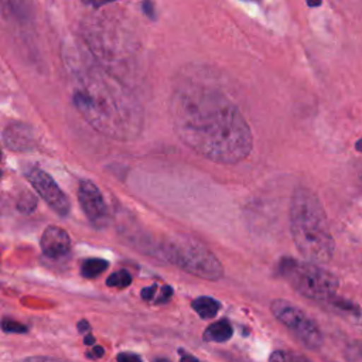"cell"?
I'll return each instance as SVG.
<instances>
[{"instance_id":"cell-1","label":"cell","mask_w":362,"mask_h":362,"mask_svg":"<svg viewBox=\"0 0 362 362\" xmlns=\"http://www.w3.org/2000/svg\"><path fill=\"white\" fill-rule=\"evenodd\" d=\"M170 116L181 141L209 161L236 164L252 153L250 126L219 88L202 82L180 83L170 99Z\"/></svg>"},{"instance_id":"cell-2","label":"cell","mask_w":362,"mask_h":362,"mask_svg":"<svg viewBox=\"0 0 362 362\" xmlns=\"http://www.w3.org/2000/svg\"><path fill=\"white\" fill-rule=\"evenodd\" d=\"M62 59L72 102L81 116L109 139H137L144 127V110L134 93L81 45H64Z\"/></svg>"},{"instance_id":"cell-3","label":"cell","mask_w":362,"mask_h":362,"mask_svg":"<svg viewBox=\"0 0 362 362\" xmlns=\"http://www.w3.org/2000/svg\"><path fill=\"white\" fill-rule=\"evenodd\" d=\"M290 233L297 250L313 263H327L335 252L325 209L317 194L305 187L294 189L290 201Z\"/></svg>"},{"instance_id":"cell-4","label":"cell","mask_w":362,"mask_h":362,"mask_svg":"<svg viewBox=\"0 0 362 362\" xmlns=\"http://www.w3.org/2000/svg\"><path fill=\"white\" fill-rule=\"evenodd\" d=\"M158 256L177 266L188 274L205 280L223 277V267L219 259L204 243L185 235L171 236L158 246Z\"/></svg>"},{"instance_id":"cell-5","label":"cell","mask_w":362,"mask_h":362,"mask_svg":"<svg viewBox=\"0 0 362 362\" xmlns=\"http://www.w3.org/2000/svg\"><path fill=\"white\" fill-rule=\"evenodd\" d=\"M281 276L301 296L315 301H332L338 290V279L318 263L281 259L279 264Z\"/></svg>"},{"instance_id":"cell-6","label":"cell","mask_w":362,"mask_h":362,"mask_svg":"<svg viewBox=\"0 0 362 362\" xmlns=\"http://www.w3.org/2000/svg\"><path fill=\"white\" fill-rule=\"evenodd\" d=\"M270 311L308 349H318L322 345V332L318 325L293 303L283 298L273 300Z\"/></svg>"},{"instance_id":"cell-7","label":"cell","mask_w":362,"mask_h":362,"mask_svg":"<svg viewBox=\"0 0 362 362\" xmlns=\"http://www.w3.org/2000/svg\"><path fill=\"white\" fill-rule=\"evenodd\" d=\"M27 181L35 189V192L47 202V205L61 216H66L69 214V199L64 194V191L58 187L54 178L41 170L40 167H28L24 171Z\"/></svg>"},{"instance_id":"cell-8","label":"cell","mask_w":362,"mask_h":362,"mask_svg":"<svg viewBox=\"0 0 362 362\" xmlns=\"http://www.w3.org/2000/svg\"><path fill=\"white\" fill-rule=\"evenodd\" d=\"M78 199L81 208L96 229H103L110 222L109 208L99 191V188L89 180H82L78 187Z\"/></svg>"},{"instance_id":"cell-9","label":"cell","mask_w":362,"mask_h":362,"mask_svg":"<svg viewBox=\"0 0 362 362\" xmlns=\"http://www.w3.org/2000/svg\"><path fill=\"white\" fill-rule=\"evenodd\" d=\"M40 247L47 257H51V259L64 257L69 253V249H71L69 235L64 228L57 225H49L44 229L41 235Z\"/></svg>"},{"instance_id":"cell-10","label":"cell","mask_w":362,"mask_h":362,"mask_svg":"<svg viewBox=\"0 0 362 362\" xmlns=\"http://www.w3.org/2000/svg\"><path fill=\"white\" fill-rule=\"evenodd\" d=\"M3 143L13 151L33 150L35 144L33 129L24 123H10L3 130Z\"/></svg>"},{"instance_id":"cell-11","label":"cell","mask_w":362,"mask_h":362,"mask_svg":"<svg viewBox=\"0 0 362 362\" xmlns=\"http://www.w3.org/2000/svg\"><path fill=\"white\" fill-rule=\"evenodd\" d=\"M233 335V327L228 320H219L212 322L204 331V339L208 342H225Z\"/></svg>"},{"instance_id":"cell-12","label":"cell","mask_w":362,"mask_h":362,"mask_svg":"<svg viewBox=\"0 0 362 362\" xmlns=\"http://www.w3.org/2000/svg\"><path fill=\"white\" fill-rule=\"evenodd\" d=\"M191 307L201 318L208 320V318H214L218 314V311L221 308V303L214 297L201 296V297H197L195 300H192Z\"/></svg>"},{"instance_id":"cell-13","label":"cell","mask_w":362,"mask_h":362,"mask_svg":"<svg viewBox=\"0 0 362 362\" xmlns=\"http://www.w3.org/2000/svg\"><path fill=\"white\" fill-rule=\"evenodd\" d=\"M109 263L105 259L100 257H90L82 262L81 266V274L85 279H95L99 274H102L107 269Z\"/></svg>"},{"instance_id":"cell-14","label":"cell","mask_w":362,"mask_h":362,"mask_svg":"<svg viewBox=\"0 0 362 362\" xmlns=\"http://www.w3.org/2000/svg\"><path fill=\"white\" fill-rule=\"evenodd\" d=\"M130 284H132V274L124 269L115 272L106 280V286L116 287V288H126Z\"/></svg>"},{"instance_id":"cell-15","label":"cell","mask_w":362,"mask_h":362,"mask_svg":"<svg viewBox=\"0 0 362 362\" xmlns=\"http://www.w3.org/2000/svg\"><path fill=\"white\" fill-rule=\"evenodd\" d=\"M269 362H311L310 359H307L305 356L291 352V351H281L277 349L274 352H272Z\"/></svg>"},{"instance_id":"cell-16","label":"cell","mask_w":362,"mask_h":362,"mask_svg":"<svg viewBox=\"0 0 362 362\" xmlns=\"http://www.w3.org/2000/svg\"><path fill=\"white\" fill-rule=\"evenodd\" d=\"M37 206V199L30 192H23V195L17 201V209L23 214H31Z\"/></svg>"},{"instance_id":"cell-17","label":"cell","mask_w":362,"mask_h":362,"mask_svg":"<svg viewBox=\"0 0 362 362\" xmlns=\"http://www.w3.org/2000/svg\"><path fill=\"white\" fill-rule=\"evenodd\" d=\"M1 328L4 332H14V334H24L28 331V328L25 325H23L21 322H17V321L8 320V318H4L1 321Z\"/></svg>"},{"instance_id":"cell-18","label":"cell","mask_w":362,"mask_h":362,"mask_svg":"<svg viewBox=\"0 0 362 362\" xmlns=\"http://www.w3.org/2000/svg\"><path fill=\"white\" fill-rule=\"evenodd\" d=\"M27 0H3V6L10 14H18L21 16L24 11Z\"/></svg>"},{"instance_id":"cell-19","label":"cell","mask_w":362,"mask_h":362,"mask_svg":"<svg viewBox=\"0 0 362 362\" xmlns=\"http://www.w3.org/2000/svg\"><path fill=\"white\" fill-rule=\"evenodd\" d=\"M346 358L349 362H362V342L352 344L346 351Z\"/></svg>"},{"instance_id":"cell-20","label":"cell","mask_w":362,"mask_h":362,"mask_svg":"<svg viewBox=\"0 0 362 362\" xmlns=\"http://www.w3.org/2000/svg\"><path fill=\"white\" fill-rule=\"evenodd\" d=\"M16 362H66L64 359H58V358H52V356H27L23 359H18Z\"/></svg>"},{"instance_id":"cell-21","label":"cell","mask_w":362,"mask_h":362,"mask_svg":"<svg viewBox=\"0 0 362 362\" xmlns=\"http://www.w3.org/2000/svg\"><path fill=\"white\" fill-rule=\"evenodd\" d=\"M117 362H143L141 358L133 352H120L116 358Z\"/></svg>"},{"instance_id":"cell-22","label":"cell","mask_w":362,"mask_h":362,"mask_svg":"<svg viewBox=\"0 0 362 362\" xmlns=\"http://www.w3.org/2000/svg\"><path fill=\"white\" fill-rule=\"evenodd\" d=\"M171 296H173V288H171L170 286H164V287L160 290V294H158V297H157V303H158V304L167 303Z\"/></svg>"},{"instance_id":"cell-23","label":"cell","mask_w":362,"mask_h":362,"mask_svg":"<svg viewBox=\"0 0 362 362\" xmlns=\"http://www.w3.org/2000/svg\"><path fill=\"white\" fill-rule=\"evenodd\" d=\"M156 290H157V284H153L150 287H144L140 293L141 298L146 300V301H151L154 298V294H156Z\"/></svg>"},{"instance_id":"cell-24","label":"cell","mask_w":362,"mask_h":362,"mask_svg":"<svg viewBox=\"0 0 362 362\" xmlns=\"http://www.w3.org/2000/svg\"><path fill=\"white\" fill-rule=\"evenodd\" d=\"M143 11H144V14L147 16V17H150L151 20H154L156 18V8H154V3L151 1V0H144L143 1Z\"/></svg>"},{"instance_id":"cell-25","label":"cell","mask_w":362,"mask_h":362,"mask_svg":"<svg viewBox=\"0 0 362 362\" xmlns=\"http://www.w3.org/2000/svg\"><path fill=\"white\" fill-rule=\"evenodd\" d=\"M103 354H105V349H103L102 346H96V345H93V346H92V349L86 352V356H88V358H90V359H99V358H102V356H103Z\"/></svg>"},{"instance_id":"cell-26","label":"cell","mask_w":362,"mask_h":362,"mask_svg":"<svg viewBox=\"0 0 362 362\" xmlns=\"http://www.w3.org/2000/svg\"><path fill=\"white\" fill-rule=\"evenodd\" d=\"M178 354H180V362H201L197 356H194L192 354H189L184 349H180Z\"/></svg>"},{"instance_id":"cell-27","label":"cell","mask_w":362,"mask_h":362,"mask_svg":"<svg viewBox=\"0 0 362 362\" xmlns=\"http://www.w3.org/2000/svg\"><path fill=\"white\" fill-rule=\"evenodd\" d=\"M76 328H78V331L81 332V334H85V332H88L89 331V322L86 321V320H81L79 322H78V325H76Z\"/></svg>"},{"instance_id":"cell-28","label":"cell","mask_w":362,"mask_h":362,"mask_svg":"<svg viewBox=\"0 0 362 362\" xmlns=\"http://www.w3.org/2000/svg\"><path fill=\"white\" fill-rule=\"evenodd\" d=\"M86 3H89V4H92L93 7H100V6H103V4H106V3H110V1H117V0H85Z\"/></svg>"},{"instance_id":"cell-29","label":"cell","mask_w":362,"mask_h":362,"mask_svg":"<svg viewBox=\"0 0 362 362\" xmlns=\"http://www.w3.org/2000/svg\"><path fill=\"white\" fill-rule=\"evenodd\" d=\"M83 342H85V345H88V346L93 345V344H95V338H93V335H90V334H86V337H85Z\"/></svg>"},{"instance_id":"cell-30","label":"cell","mask_w":362,"mask_h":362,"mask_svg":"<svg viewBox=\"0 0 362 362\" xmlns=\"http://www.w3.org/2000/svg\"><path fill=\"white\" fill-rule=\"evenodd\" d=\"M322 3V0H307V4L310 6V7H317V6H320Z\"/></svg>"},{"instance_id":"cell-31","label":"cell","mask_w":362,"mask_h":362,"mask_svg":"<svg viewBox=\"0 0 362 362\" xmlns=\"http://www.w3.org/2000/svg\"><path fill=\"white\" fill-rule=\"evenodd\" d=\"M355 148H356V150H359V151H362V139L356 141V144H355Z\"/></svg>"},{"instance_id":"cell-32","label":"cell","mask_w":362,"mask_h":362,"mask_svg":"<svg viewBox=\"0 0 362 362\" xmlns=\"http://www.w3.org/2000/svg\"><path fill=\"white\" fill-rule=\"evenodd\" d=\"M153 362H170L168 359H164V358H160V359H154Z\"/></svg>"}]
</instances>
